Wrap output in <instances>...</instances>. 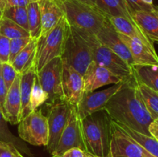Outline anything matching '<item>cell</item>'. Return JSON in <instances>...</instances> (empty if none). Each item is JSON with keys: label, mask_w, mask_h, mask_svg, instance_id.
Instances as JSON below:
<instances>
[{"label": "cell", "mask_w": 158, "mask_h": 157, "mask_svg": "<svg viewBox=\"0 0 158 157\" xmlns=\"http://www.w3.org/2000/svg\"><path fill=\"white\" fill-rule=\"evenodd\" d=\"M77 1L82 2L90 5V6H96V0H77Z\"/></svg>", "instance_id": "42"}, {"label": "cell", "mask_w": 158, "mask_h": 157, "mask_svg": "<svg viewBox=\"0 0 158 157\" xmlns=\"http://www.w3.org/2000/svg\"><path fill=\"white\" fill-rule=\"evenodd\" d=\"M81 120L77 106L70 105V113L67 123L52 155H60L72 148H80L86 152Z\"/></svg>", "instance_id": "10"}, {"label": "cell", "mask_w": 158, "mask_h": 157, "mask_svg": "<svg viewBox=\"0 0 158 157\" xmlns=\"http://www.w3.org/2000/svg\"><path fill=\"white\" fill-rule=\"evenodd\" d=\"M18 124L19 136L23 142L32 146H47L49 140L48 120L41 109L32 112Z\"/></svg>", "instance_id": "6"}, {"label": "cell", "mask_w": 158, "mask_h": 157, "mask_svg": "<svg viewBox=\"0 0 158 157\" xmlns=\"http://www.w3.org/2000/svg\"><path fill=\"white\" fill-rule=\"evenodd\" d=\"M49 107V109L46 115L49 126V140L46 147L48 152L52 155L67 123L70 113V105L63 101Z\"/></svg>", "instance_id": "11"}, {"label": "cell", "mask_w": 158, "mask_h": 157, "mask_svg": "<svg viewBox=\"0 0 158 157\" xmlns=\"http://www.w3.org/2000/svg\"><path fill=\"white\" fill-rule=\"evenodd\" d=\"M111 120L103 109L82 119L86 152L99 157H108L110 149Z\"/></svg>", "instance_id": "2"}, {"label": "cell", "mask_w": 158, "mask_h": 157, "mask_svg": "<svg viewBox=\"0 0 158 157\" xmlns=\"http://www.w3.org/2000/svg\"><path fill=\"white\" fill-rule=\"evenodd\" d=\"M10 39L0 34V63L9 62Z\"/></svg>", "instance_id": "35"}, {"label": "cell", "mask_w": 158, "mask_h": 157, "mask_svg": "<svg viewBox=\"0 0 158 157\" xmlns=\"http://www.w3.org/2000/svg\"><path fill=\"white\" fill-rule=\"evenodd\" d=\"M32 40L31 37H26V38H13L10 40V52H9V62L12 63L14 58Z\"/></svg>", "instance_id": "32"}, {"label": "cell", "mask_w": 158, "mask_h": 157, "mask_svg": "<svg viewBox=\"0 0 158 157\" xmlns=\"http://www.w3.org/2000/svg\"><path fill=\"white\" fill-rule=\"evenodd\" d=\"M108 157H155L111 120L110 149Z\"/></svg>", "instance_id": "9"}, {"label": "cell", "mask_w": 158, "mask_h": 157, "mask_svg": "<svg viewBox=\"0 0 158 157\" xmlns=\"http://www.w3.org/2000/svg\"><path fill=\"white\" fill-rule=\"evenodd\" d=\"M61 58L62 61L73 68L82 75L92 62L90 51L87 45L72 26H70Z\"/></svg>", "instance_id": "8"}, {"label": "cell", "mask_w": 158, "mask_h": 157, "mask_svg": "<svg viewBox=\"0 0 158 157\" xmlns=\"http://www.w3.org/2000/svg\"><path fill=\"white\" fill-rule=\"evenodd\" d=\"M0 34L10 40L13 38L30 37L29 31L26 30L6 17H2L0 20Z\"/></svg>", "instance_id": "28"}, {"label": "cell", "mask_w": 158, "mask_h": 157, "mask_svg": "<svg viewBox=\"0 0 158 157\" xmlns=\"http://www.w3.org/2000/svg\"><path fill=\"white\" fill-rule=\"evenodd\" d=\"M7 92L8 90L6 89L4 81H3L2 77L1 63H0V110L2 112L3 115H4V106Z\"/></svg>", "instance_id": "38"}, {"label": "cell", "mask_w": 158, "mask_h": 157, "mask_svg": "<svg viewBox=\"0 0 158 157\" xmlns=\"http://www.w3.org/2000/svg\"><path fill=\"white\" fill-rule=\"evenodd\" d=\"M106 17L117 32L123 34L131 38L140 40L149 49L154 52H156L154 43L148 38L146 34L137 26V24L131 22V21L122 17Z\"/></svg>", "instance_id": "19"}, {"label": "cell", "mask_w": 158, "mask_h": 157, "mask_svg": "<svg viewBox=\"0 0 158 157\" xmlns=\"http://www.w3.org/2000/svg\"><path fill=\"white\" fill-rule=\"evenodd\" d=\"M84 92H94L98 88L110 84H117L123 81L120 77L103 66L91 62L83 75Z\"/></svg>", "instance_id": "14"}, {"label": "cell", "mask_w": 158, "mask_h": 157, "mask_svg": "<svg viewBox=\"0 0 158 157\" xmlns=\"http://www.w3.org/2000/svg\"><path fill=\"white\" fill-rule=\"evenodd\" d=\"M41 15V34L45 35L65 15L63 2L57 0H38Z\"/></svg>", "instance_id": "17"}, {"label": "cell", "mask_w": 158, "mask_h": 157, "mask_svg": "<svg viewBox=\"0 0 158 157\" xmlns=\"http://www.w3.org/2000/svg\"><path fill=\"white\" fill-rule=\"evenodd\" d=\"M118 34L131 52L134 66H158L157 52L151 50L140 40L131 38L119 32Z\"/></svg>", "instance_id": "16"}, {"label": "cell", "mask_w": 158, "mask_h": 157, "mask_svg": "<svg viewBox=\"0 0 158 157\" xmlns=\"http://www.w3.org/2000/svg\"><path fill=\"white\" fill-rule=\"evenodd\" d=\"M124 81L114 84L110 87L98 92H83V96L77 106L80 118L83 119L94 112L103 110L111 97L123 86Z\"/></svg>", "instance_id": "12"}, {"label": "cell", "mask_w": 158, "mask_h": 157, "mask_svg": "<svg viewBox=\"0 0 158 157\" xmlns=\"http://www.w3.org/2000/svg\"><path fill=\"white\" fill-rule=\"evenodd\" d=\"M37 0H6V6H15V7H27L28 5L32 2Z\"/></svg>", "instance_id": "39"}, {"label": "cell", "mask_w": 158, "mask_h": 157, "mask_svg": "<svg viewBox=\"0 0 158 157\" xmlns=\"http://www.w3.org/2000/svg\"><path fill=\"white\" fill-rule=\"evenodd\" d=\"M1 73L3 78L7 90L12 86V83L15 81V78L18 75V72L15 71L12 64L9 62L2 63L1 64Z\"/></svg>", "instance_id": "33"}, {"label": "cell", "mask_w": 158, "mask_h": 157, "mask_svg": "<svg viewBox=\"0 0 158 157\" xmlns=\"http://www.w3.org/2000/svg\"><path fill=\"white\" fill-rule=\"evenodd\" d=\"M137 88L140 96L148 109V112L154 120L158 119V92L151 89L146 85L137 81Z\"/></svg>", "instance_id": "26"}, {"label": "cell", "mask_w": 158, "mask_h": 157, "mask_svg": "<svg viewBox=\"0 0 158 157\" xmlns=\"http://www.w3.org/2000/svg\"><path fill=\"white\" fill-rule=\"evenodd\" d=\"M57 1H60V2H63V1H65V0H57Z\"/></svg>", "instance_id": "46"}, {"label": "cell", "mask_w": 158, "mask_h": 157, "mask_svg": "<svg viewBox=\"0 0 158 157\" xmlns=\"http://www.w3.org/2000/svg\"><path fill=\"white\" fill-rule=\"evenodd\" d=\"M7 123L8 122L5 119L2 112L0 110V141L12 143L16 146L19 150L23 151V152L28 154V155H32L30 150L26 147V144L23 143V140H20L19 139L17 138L9 130Z\"/></svg>", "instance_id": "29"}, {"label": "cell", "mask_w": 158, "mask_h": 157, "mask_svg": "<svg viewBox=\"0 0 158 157\" xmlns=\"http://www.w3.org/2000/svg\"><path fill=\"white\" fill-rule=\"evenodd\" d=\"M69 30L70 26L64 15L51 30L37 38L35 59L36 72L54 58L61 57Z\"/></svg>", "instance_id": "4"}, {"label": "cell", "mask_w": 158, "mask_h": 157, "mask_svg": "<svg viewBox=\"0 0 158 157\" xmlns=\"http://www.w3.org/2000/svg\"><path fill=\"white\" fill-rule=\"evenodd\" d=\"M63 7L69 26L94 35L100 32L107 20V17L96 6L77 0H65Z\"/></svg>", "instance_id": "5"}, {"label": "cell", "mask_w": 158, "mask_h": 157, "mask_svg": "<svg viewBox=\"0 0 158 157\" xmlns=\"http://www.w3.org/2000/svg\"><path fill=\"white\" fill-rule=\"evenodd\" d=\"M154 123H155L156 125H157V126H158V119H155V120H154Z\"/></svg>", "instance_id": "45"}, {"label": "cell", "mask_w": 158, "mask_h": 157, "mask_svg": "<svg viewBox=\"0 0 158 157\" xmlns=\"http://www.w3.org/2000/svg\"><path fill=\"white\" fill-rule=\"evenodd\" d=\"M4 117L8 123L15 125L21 117V95H20V74H18L6 95L4 106Z\"/></svg>", "instance_id": "18"}, {"label": "cell", "mask_w": 158, "mask_h": 157, "mask_svg": "<svg viewBox=\"0 0 158 157\" xmlns=\"http://www.w3.org/2000/svg\"><path fill=\"white\" fill-rule=\"evenodd\" d=\"M142 1H143L144 3H146V4L150 5V6L154 5V3H153V1H154V0H142Z\"/></svg>", "instance_id": "43"}, {"label": "cell", "mask_w": 158, "mask_h": 157, "mask_svg": "<svg viewBox=\"0 0 158 157\" xmlns=\"http://www.w3.org/2000/svg\"><path fill=\"white\" fill-rule=\"evenodd\" d=\"M36 75L35 65L29 70L20 74V95H21V117L20 121L33 112L30 105L31 92L34 78Z\"/></svg>", "instance_id": "22"}, {"label": "cell", "mask_w": 158, "mask_h": 157, "mask_svg": "<svg viewBox=\"0 0 158 157\" xmlns=\"http://www.w3.org/2000/svg\"><path fill=\"white\" fill-rule=\"evenodd\" d=\"M62 58L61 57H56L36 72L40 85L48 95L46 103L47 106L64 101L62 86Z\"/></svg>", "instance_id": "7"}, {"label": "cell", "mask_w": 158, "mask_h": 157, "mask_svg": "<svg viewBox=\"0 0 158 157\" xmlns=\"http://www.w3.org/2000/svg\"><path fill=\"white\" fill-rule=\"evenodd\" d=\"M137 81L158 92V66H134Z\"/></svg>", "instance_id": "24"}, {"label": "cell", "mask_w": 158, "mask_h": 157, "mask_svg": "<svg viewBox=\"0 0 158 157\" xmlns=\"http://www.w3.org/2000/svg\"><path fill=\"white\" fill-rule=\"evenodd\" d=\"M96 7L106 16L122 17L135 22L133 11L126 0H96Z\"/></svg>", "instance_id": "20"}, {"label": "cell", "mask_w": 158, "mask_h": 157, "mask_svg": "<svg viewBox=\"0 0 158 157\" xmlns=\"http://www.w3.org/2000/svg\"><path fill=\"white\" fill-rule=\"evenodd\" d=\"M123 131L127 132L132 139H134L137 143H138L143 149H146L148 152L154 156L158 157V141L151 135H147L143 133L137 132L124 125L119 124Z\"/></svg>", "instance_id": "25"}, {"label": "cell", "mask_w": 158, "mask_h": 157, "mask_svg": "<svg viewBox=\"0 0 158 157\" xmlns=\"http://www.w3.org/2000/svg\"><path fill=\"white\" fill-rule=\"evenodd\" d=\"M155 11H139L133 13V17L137 26L143 30L153 43L158 44V12Z\"/></svg>", "instance_id": "21"}, {"label": "cell", "mask_w": 158, "mask_h": 157, "mask_svg": "<svg viewBox=\"0 0 158 157\" xmlns=\"http://www.w3.org/2000/svg\"><path fill=\"white\" fill-rule=\"evenodd\" d=\"M3 17L12 20L23 29L29 31L28 25L27 9L26 7H15V6H6L4 10Z\"/></svg>", "instance_id": "30"}, {"label": "cell", "mask_w": 158, "mask_h": 157, "mask_svg": "<svg viewBox=\"0 0 158 157\" xmlns=\"http://www.w3.org/2000/svg\"><path fill=\"white\" fill-rule=\"evenodd\" d=\"M157 12H158V6H157Z\"/></svg>", "instance_id": "47"}, {"label": "cell", "mask_w": 158, "mask_h": 157, "mask_svg": "<svg viewBox=\"0 0 158 157\" xmlns=\"http://www.w3.org/2000/svg\"><path fill=\"white\" fill-rule=\"evenodd\" d=\"M97 38L100 40L102 44L112 50L114 53L124 60L131 67L134 66L132 56L129 49L126 45L123 42L121 38L119 36L118 32L116 31L114 26L110 21L106 20L104 26L101 28L100 32L96 35Z\"/></svg>", "instance_id": "15"}, {"label": "cell", "mask_w": 158, "mask_h": 157, "mask_svg": "<svg viewBox=\"0 0 158 157\" xmlns=\"http://www.w3.org/2000/svg\"><path fill=\"white\" fill-rule=\"evenodd\" d=\"M149 132L151 135L158 141V126L153 122L149 126Z\"/></svg>", "instance_id": "40"}, {"label": "cell", "mask_w": 158, "mask_h": 157, "mask_svg": "<svg viewBox=\"0 0 158 157\" xmlns=\"http://www.w3.org/2000/svg\"><path fill=\"white\" fill-rule=\"evenodd\" d=\"M62 86L64 102L77 106L84 92L83 75L64 62L62 70Z\"/></svg>", "instance_id": "13"}, {"label": "cell", "mask_w": 158, "mask_h": 157, "mask_svg": "<svg viewBox=\"0 0 158 157\" xmlns=\"http://www.w3.org/2000/svg\"><path fill=\"white\" fill-rule=\"evenodd\" d=\"M84 157H99V156H97V155H91V154L88 153V152H86V155H85Z\"/></svg>", "instance_id": "44"}, {"label": "cell", "mask_w": 158, "mask_h": 157, "mask_svg": "<svg viewBox=\"0 0 158 157\" xmlns=\"http://www.w3.org/2000/svg\"><path fill=\"white\" fill-rule=\"evenodd\" d=\"M48 99L47 94L45 92L43 89L40 85L39 78L37 77V74L35 75L34 78L33 85H32V92H31L30 97V105L32 111H35L42 106L43 104L46 103Z\"/></svg>", "instance_id": "31"}, {"label": "cell", "mask_w": 158, "mask_h": 157, "mask_svg": "<svg viewBox=\"0 0 158 157\" xmlns=\"http://www.w3.org/2000/svg\"><path fill=\"white\" fill-rule=\"evenodd\" d=\"M133 12L139 11H146V12H153L155 11L157 6H150L143 2L142 0H126Z\"/></svg>", "instance_id": "36"}, {"label": "cell", "mask_w": 158, "mask_h": 157, "mask_svg": "<svg viewBox=\"0 0 158 157\" xmlns=\"http://www.w3.org/2000/svg\"><path fill=\"white\" fill-rule=\"evenodd\" d=\"M103 110L116 123L151 135L149 126L154 119L140 96L135 75L125 80L123 86L111 97Z\"/></svg>", "instance_id": "1"}, {"label": "cell", "mask_w": 158, "mask_h": 157, "mask_svg": "<svg viewBox=\"0 0 158 157\" xmlns=\"http://www.w3.org/2000/svg\"><path fill=\"white\" fill-rule=\"evenodd\" d=\"M0 157H25L14 144L0 141Z\"/></svg>", "instance_id": "34"}, {"label": "cell", "mask_w": 158, "mask_h": 157, "mask_svg": "<svg viewBox=\"0 0 158 157\" xmlns=\"http://www.w3.org/2000/svg\"><path fill=\"white\" fill-rule=\"evenodd\" d=\"M37 38H32L30 42L15 56L12 66L19 74H23L35 65Z\"/></svg>", "instance_id": "23"}, {"label": "cell", "mask_w": 158, "mask_h": 157, "mask_svg": "<svg viewBox=\"0 0 158 157\" xmlns=\"http://www.w3.org/2000/svg\"><path fill=\"white\" fill-rule=\"evenodd\" d=\"M6 7V0H0V20L2 18L4 10Z\"/></svg>", "instance_id": "41"}, {"label": "cell", "mask_w": 158, "mask_h": 157, "mask_svg": "<svg viewBox=\"0 0 158 157\" xmlns=\"http://www.w3.org/2000/svg\"><path fill=\"white\" fill-rule=\"evenodd\" d=\"M86 42L90 51L92 61L103 66L123 80L129 79L134 75L133 67L122 59L112 50L102 44L96 35L83 29L72 26Z\"/></svg>", "instance_id": "3"}, {"label": "cell", "mask_w": 158, "mask_h": 157, "mask_svg": "<svg viewBox=\"0 0 158 157\" xmlns=\"http://www.w3.org/2000/svg\"><path fill=\"white\" fill-rule=\"evenodd\" d=\"M86 152L80 148H72L60 155H52V157H84Z\"/></svg>", "instance_id": "37"}, {"label": "cell", "mask_w": 158, "mask_h": 157, "mask_svg": "<svg viewBox=\"0 0 158 157\" xmlns=\"http://www.w3.org/2000/svg\"><path fill=\"white\" fill-rule=\"evenodd\" d=\"M37 1L32 2L26 7L29 32L32 38H38L41 34V15Z\"/></svg>", "instance_id": "27"}]
</instances>
